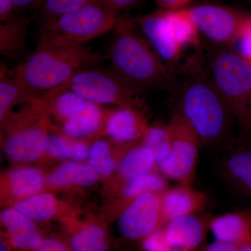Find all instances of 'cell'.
<instances>
[{"mask_svg": "<svg viewBox=\"0 0 251 251\" xmlns=\"http://www.w3.org/2000/svg\"><path fill=\"white\" fill-rule=\"evenodd\" d=\"M103 59L85 44L40 36L34 50L10 72L41 93L64 85L80 71L99 67Z\"/></svg>", "mask_w": 251, "mask_h": 251, "instance_id": "1", "label": "cell"}, {"mask_svg": "<svg viewBox=\"0 0 251 251\" xmlns=\"http://www.w3.org/2000/svg\"><path fill=\"white\" fill-rule=\"evenodd\" d=\"M135 27L134 21L122 17L112 30L108 54L110 67L142 90H171L175 83L171 68Z\"/></svg>", "mask_w": 251, "mask_h": 251, "instance_id": "2", "label": "cell"}, {"mask_svg": "<svg viewBox=\"0 0 251 251\" xmlns=\"http://www.w3.org/2000/svg\"><path fill=\"white\" fill-rule=\"evenodd\" d=\"M180 106L179 111L198 133L201 145L229 143L235 120L211 78L196 75L186 80L180 94Z\"/></svg>", "mask_w": 251, "mask_h": 251, "instance_id": "3", "label": "cell"}, {"mask_svg": "<svg viewBox=\"0 0 251 251\" xmlns=\"http://www.w3.org/2000/svg\"><path fill=\"white\" fill-rule=\"evenodd\" d=\"M211 80L227 103L239 127V139L251 140V63L227 47L210 61Z\"/></svg>", "mask_w": 251, "mask_h": 251, "instance_id": "4", "label": "cell"}, {"mask_svg": "<svg viewBox=\"0 0 251 251\" xmlns=\"http://www.w3.org/2000/svg\"><path fill=\"white\" fill-rule=\"evenodd\" d=\"M122 18L103 0H90L40 29V36L84 44L113 30Z\"/></svg>", "mask_w": 251, "mask_h": 251, "instance_id": "5", "label": "cell"}, {"mask_svg": "<svg viewBox=\"0 0 251 251\" xmlns=\"http://www.w3.org/2000/svg\"><path fill=\"white\" fill-rule=\"evenodd\" d=\"M62 86L99 105L115 104L133 108L143 105L146 92L126 80L111 67L84 69Z\"/></svg>", "mask_w": 251, "mask_h": 251, "instance_id": "6", "label": "cell"}, {"mask_svg": "<svg viewBox=\"0 0 251 251\" xmlns=\"http://www.w3.org/2000/svg\"><path fill=\"white\" fill-rule=\"evenodd\" d=\"M29 105L10 125L5 141V153L12 161H35L49 150L50 138L44 123L47 112L36 100Z\"/></svg>", "mask_w": 251, "mask_h": 251, "instance_id": "7", "label": "cell"}, {"mask_svg": "<svg viewBox=\"0 0 251 251\" xmlns=\"http://www.w3.org/2000/svg\"><path fill=\"white\" fill-rule=\"evenodd\" d=\"M167 128L171 139V150L158 166L167 177L180 184H190L197 163L201 139L180 111L172 115Z\"/></svg>", "mask_w": 251, "mask_h": 251, "instance_id": "8", "label": "cell"}, {"mask_svg": "<svg viewBox=\"0 0 251 251\" xmlns=\"http://www.w3.org/2000/svg\"><path fill=\"white\" fill-rule=\"evenodd\" d=\"M200 33L224 47L237 44L251 18V14L216 4L184 7Z\"/></svg>", "mask_w": 251, "mask_h": 251, "instance_id": "9", "label": "cell"}, {"mask_svg": "<svg viewBox=\"0 0 251 251\" xmlns=\"http://www.w3.org/2000/svg\"><path fill=\"white\" fill-rule=\"evenodd\" d=\"M226 145L216 160L219 176L238 197L251 201V140Z\"/></svg>", "mask_w": 251, "mask_h": 251, "instance_id": "10", "label": "cell"}, {"mask_svg": "<svg viewBox=\"0 0 251 251\" xmlns=\"http://www.w3.org/2000/svg\"><path fill=\"white\" fill-rule=\"evenodd\" d=\"M162 194L148 193L135 198L119 219L122 235L130 240L145 239L163 226Z\"/></svg>", "mask_w": 251, "mask_h": 251, "instance_id": "11", "label": "cell"}, {"mask_svg": "<svg viewBox=\"0 0 251 251\" xmlns=\"http://www.w3.org/2000/svg\"><path fill=\"white\" fill-rule=\"evenodd\" d=\"M145 39L164 62L175 63L181 55V46L175 38L174 31L166 11H156L135 20Z\"/></svg>", "mask_w": 251, "mask_h": 251, "instance_id": "12", "label": "cell"}, {"mask_svg": "<svg viewBox=\"0 0 251 251\" xmlns=\"http://www.w3.org/2000/svg\"><path fill=\"white\" fill-rule=\"evenodd\" d=\"M209 227L216 241L242 247L251 243V209L227 213L211 220Z\"/></svg>", "mask_w": 251, "mask_h": 251, "instance_id": "13", "label": "cell"}, {"mask_svg": "<svg viewBox=\"0 0 251 251\" xmlns=\"http://www.w3.org/2000/svg\"><path fill=\"white\" fill-rule=\"evenodd\" d=\"M205 201L204 195L193 189L190 184H180L166 190L162 194L163 226L172 220L193 215L202 209Z\"/></svg>", "mask_w": 251, "mask_h": 251, "instance_id": "14", "label": "cell"}, {"mask_svg": "<svg viewBox=\"0 0 251 251\" xmlns=\"http://www.w3.org/2000/svg\"><path fill=\"white\" fill-rule=\"evenodd\" d=\"M1 221L7 232L9 242L16 249L34 251L42 242L34 221L15 208L1 211Z\"/></svg>", "mask_w": 251, "mask_h": 251, "instance_id": "15", "label": "cell"}, {"mask_svg": "<svg viewBox=\"0 0 251 251\" xmlns=\"http://www.w3.org/2000/svg\"><path fill=\"white\" fill-rule=\"evenodd\" d=\"M163 229L168 242L194 251L204 240L206 225L193 214L172 220L163 226Z\"/></svg>", "mask_w": 251, "mask_h": 251, "instance_id": "16", "label": "cell"}, {"mask_svg": "<svg viewBox=\"0 0 251 251\" xmlns=\"http://www.w3.org/2000/svg\"><path fill=\"white\" fill-rule=\"evenodd\" d=\"M149 128L136 108L121 107L112 112L106 123V131L112 139L129 143L145 136Z\"/></svg>", "mask_w": 251, "mask_h": 251, "instance_id": "17", "label": "cell"}, {"mask_svg": "<svg viewBox=\"0 0 251 251\" xmlns=\"http://www.w3.org/2000/svg\"><path fill=\"white\" fill-rule=\"evenodd\" d=\"M35 99L46 112H53L64 122L81 111L88 102L64 86L41 92Z\"/></svg>", "mask_w": 251, "mask_h": 251, "instance_id": "18", "label": "cell"}, {"mask_svg": "<svg viewBox=\"0 0 251 251\" xmlns=\"http://www.w3.org/2000/svg\"><path fill=\"white\" fill-rule=\"evenodd\" d=\"M30 18L18 14L6 22H0V54L19 59L26 51V40Z\"/></svg>", "mask_w": 251, "mask_h": 251, "instance_id": "19", "label": "cell"}, {"mask_svg": "<svg viewBox=\"0 0 251 251\" xmlns=\"http://www.w3.org/2000/svg\"><path fill=\"white\" fill-rule=\"evenodd\" d=\"M36 93L29 90L10 71L1 67L0 73V120L4 122L13 107L20 103H29L37 97Z\"/></svg>", "mask_w": 251, "mask_h": 251, "instance_id": "20", "label": "cell"}, {"mask_svg": "<svg viewBox=\"0 0 251 251\" xmlns=\"http://www.w3.org/2000/svg\"><path fill=\"white\" fill-rule=\"evenodd\" d=\"M103 118L99 104L88 101L81 111L64 122L63 130L72 139L89 136L100 129Z\"/></svg>", "mask_w": 251, "mask_h": 251, "instance_id": "21", "label": "cell"}, {"mask_svg": "<svg viewBox=\"0 0 251 251\" xmlns=\"http://www.w3.org/2000/svg\"><path fill=\"white\" fill-rule=\"evenodd\" d=\"M98 179L97 171L90 165L67 162L59 167L50 176L49 181L54 186L67 185L90 186Z\"/></svg>", "mask_w": 251, "mask_h": 251, "instance_id": "22", "label": "cell"}, {"mask_svg": "<svg viewBox=\"0 0 251 251\" xmlns=\"http://www.w3.org/2000/svg\"><path fill=\"white\" fill-rule=\"evenodd\" d=\"M155 164L156 163L152 151L143 145L126 154L120 162L119 170L124 177L130 180L150 173Z\"/></svg>", "mask_w": 251, "mask_h": 251, "instance_id": "23", "label": "cell"}, {"mask_svg": "<svg viewBox=\"0 0 251 251\" xmlns=\"http://www.w3.org/2000/svg\"><path fill=\"white\" fill-rule=\"evenodd\" d=\"M44 176L39 170L25 168L14 170L9 174L11 193L16 197H27L40 191Z\"/></svg>", "mask_w": 251, "mask_h": 251, "instance_id": "24", "label": "cell"}, {"mask_svg": "<svg viewBox=\"0 0 251 251\" xmlns=\"http://www.w3.org/2000/svg\"><path fill=\"white\" fill-rule=\"evenodd\" d=\"M14 208L32 221H45L55 214L57 202L52 195L43 193L16 203Z\"/></svg>", "mask_w": 251, "mask_h": 251, "instance_id": "25", "label": "cell"}, {"mask_svg": "<svg viewBox=\"0 0 251 251\" xmlns=\"http://www.w3.org/2000/svg\"><path fill=\"white\" fill-rule=\"evenodd\" d=\"M70 249L72 251H108V235L105 229L97 225L86 226L73 234Z\"/></svg>", "mask_w": 251, "mask_h": 251, "instance_id": "26", "label": "cell"}, {"mask_svg": "<svg viewBox=\"0 0 251 251\" xmlns=\"http://www.w3.org/2000/svg\"><path fill=\"white\" fill-rule=\"evenodd\" d=\"M165 11L171 21L175 38L181 49L199 46V31L185 12L184 8Z\"/></svg>", "mask_w": 251, "mask_h": 251, "instance_id": "27", "label": "cell"}, {"mask_svg": "<svg viewBox=\"0 0 251 251\" xmlns=\"http://www.w3.org/2000/svg\"><path fill=\"white\" fill-rule=\"evenodd\" d=\"M166 190L167 183L164 178L150 172L129 180L125 188V196L135 199L145 193H163Z\"/></svg>", "mask_w": 251, "mask_h": 251, "instance_id": "28", "label": "cell"}, {"mask_svg": "<svg viewBox=\"0 0 251 251\" xmlns=\"http://www.w3.org/2000/svg\"><path fill=\"white\" fill-rule=\"evenodd\" d=\"M48 151L57 158H72L79 161H84L90 155V150L85 143L72 141L59 135L50 137Z\"/></svg>", "mask_w": 251, "mask_h": 251, "instance_id": "29", "label": "cell"}, {"mask_svg": "<svg viewBox=\"0 0 251 251\" xmlns=\"http://www.w3.org/2000/svg\"><path fill=\"white\" fill-rule=\"evenodd\" d=\"M90 0H44L39 12L40 29L47 27L62 15L75 11Z\"/></svg>", "mask_w": 251, "mask_h": 251, "instance_id": "30", "label": "cell"}, {"mask_svg": "<svg viewBox=\"0 0 251 251\" xmlns=\"http://www.w3.org/2000/svg\"><path fill=\"white\" fill-rule=\"evenodd\" d=\"M144 137V145L152 151L156 164L159 166L171 150V139L167 125L149 128Z\"/></svg>", "mask_w": 251, "mask_h": 251, "instance_id": "31", "label": "cell"}, {"mask_svg": "<svg viewBox=\"0 0 251 251\" xmlns=\"http://www.w3.org/2000/svg\"><path fill=\"white\" fill-rule=\"evenodd\" d=\"M89 156L90 166L101 176H108L115 170V162L112 160L107 142L101 140L96 142L91 149Z\"/></svg>", "mask_w": 251, "mask_h": 251, "instance_id": "32", "label": "cell"}, {"mask_svg": "<svg viewBox=\"0 0 251 251\" xmlns=\"http://www.w3.org/2000/svg\"><path fill=\"white\" fill-rule=\"evenodd\" d=\"M143 248L146 251H189L168 242L165 237L163 226L144 239Z\"/></svg>", "mask_w": 251, "mask_h": 251, "instance_id": "33", "label": "cell"}, {"mask_svg": "<svg viewBox=\"0 0 251 251\" xmlns=\"http://www.w3.org/2000/svg\"><path fill=\"white\" fill-rule=\"evenodd\" d=\"M18 14L28 16L36 14L40 10L44 0H12Z\"/></svg>", "mask_w": 251, "mask_h": 251, "instance_id": "34", "label": "cell"}, {"mask_svg": "<svg viewBox=\"0 0 251 251\" xmlns=\"http://www.w3.org/2000/svg\"><path fill=\"white\" fill-rule=\"evenodd\" d=\"M239 54L251 62V18L238 40Z\"/></svg>", "mask_w": 251, "mask_h": 251, "instance_id": "35", "label": "cell"}, {"mask_svg": "<svg viewBox=\"0 0 251 251\" xmlns=\"http://www.w3.org/2000/svg\"><path fill=\"white\" fill-rule=\"evenodd\" d=\"M34 251H72L60 240L54 238L43 239L40 245Z\"/></svg>", "mask_w": 251, "mask_h": 251, "instance_id": "36", "label": "cell"}, {"mask_svg": "<svg viewBox=\"0 0 251 251\" xmlns=\"http://www.w3.org/2000/svg\"><path fill=\"white\" fill-rule=\"evenodd\" d=\"M12 0H0V22H6L18 15Z\"/></svg>", "mask_w": 251, "mask_h": 251, "instance_id": "37", "label": "cell"}, {"mask_svg": "<svg viewBox=\"0 0 251 251\" xmlns=\"http://www.w3.org/2000/svg\"><path fill=\"white\" fill-rule=\"evenodd\" d=\"M112 9L122 14L139 4L141 0H103Z\"/></svg>", "mask_w": 251, "mask_h": 251, "instance_id": "38", "label": "cell"}, {"mask_svg": "<svg viewBox=\"0 0 251 251\" xmlns=\"http://www.w3.org/2000/svg\"><path fill=\"white\" fill-rule=\"evenodd\" d=\"M163 10H175L186 7L189 3L188 0H153Z\"/></svg>", "mask_w": 251, "mask_h": 251, "instance_id": "39", "label": "cell"}, {"mask_svg": "<svg viewBox=\"0 0 251 251\" xmlns=\"http://www.w3.org/2000/svg\"><path fill=\"white\" fill-rule=\"evenodd\" d=\"M240 247L226 243L214 241L204 247L201 251H239Z\"/></svg>", "mask_w": 251, "mask_h": 251, "instance_id": "40", "label": "cell"}, {"mask_svg": "<svg viewBox=\"0 0 251 251\" xmlns=\"http://www.w3.org/2000/svg\"><path fill=\"white\" fill-rule=\"evenodd\" d=\"M11 243L6 242L5 240L1 241V244H0V251H11Z\"/></svg>", "mask_w": 251, "mask_h": 251, "instance_id": "41", "label": "cell"}, {"mask_svg": "<svg viewBox=\"0 0 251 251\" xmlns=\"http://www.w3.org/2000/svg\"><path fill=\"white\" fill-rule=\"evenodd\" d=\"M239 251H251V243H250V244H246V245L240 247V250H239Z\"/></svg>", "mask_w": 251, "mask_h": 251, "instance_id": "42", "label": "cell"}, {"mask_svg": "<svg viewBox=\"0 0 251 251\" xmlns=\"http://www.w3.org/2000/svg\"><path fill=\"white\" fill-rule=\"evenodd\" d=\"M193 1H194V0H188V3H189L190 4L191 2H193Z\"/></svg>", "mask_w": 251, "mask_h": 251, "instance_id": "43", "label": "cell"}, {"mask_svg": "<svg viewBox=\"0 0 251 251\" xmlns=\"http://www.w3.org/2000/svg\"><path fill=\"white\" fill-rule=\"evenodd\" d=\"M250 63H251V62H250Z\"/></svg>", "mask_w": 251, "mask_h": 251, "instance_id": "44", "label": "cell"}]
</instances>
